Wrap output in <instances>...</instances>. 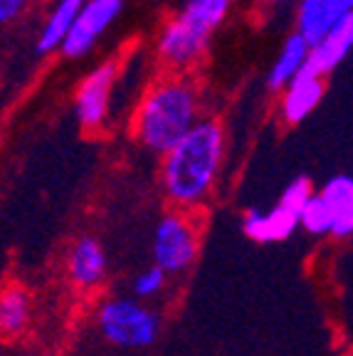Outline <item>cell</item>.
Instances as JSON below:
<instances>
[{
    "mask_svg": "<svg viewBox=\"0 0 353 356\" xmlns=\"http://www.w3.org/2000/svg\"><path fill=\"white\" fill-rule=\"evenodd\" d=\"M225 156V134L213 119H200L190 131L163 154V188L181 208L198 206L210 193Z\"/></svg>",
    "mask_w": 353,
    "mask_h": 356,
    "instance_id": "obj_1",
    "label": "cell"
},
{
    "mask_svg": "<svg viewBox=\"0 0 353 356\" xmlns=\"http://www.w3.org/2000/svg\"><path fill=\"white\" fill-rule=\"evenodd\" d=\"M198 92L188 79L171 77L154 84L136 111V139L156 154H166L198 124Z\"/></svg>",
    "mask_w": 353,
    "mask_h": 356,
    "instance_id": "obj_2",
    "label": "cell"
},
{
    "mask_svg": "<svg viewBox=\"0 0 353 356\" xmlns=\"http://www.w3.org/2000/svg\"><path fill=\"white\" fill-rule=\"evenodd\" d=\"M230 0H188L176 17L161 30L158 55L166 65L188 67L205 50L210 35L220 28Z\"/></svg>",
    "mask_w": 353,
    "mask_h": 356,
    "instance_id": "obj_3",
    "label": "cell"
},
{
    "mask_svg": "<svg viewBox=\"0 0 353 356\" xmlns=\"http://www.w3.org/2000/svg\"><path fill=\"white\" fill-rule=\"evenodd\" d=\"M99 329L111 344L141 349L158 339L161 319L141 302L119 297V300H109L106 305H101Z\"/></svg>",
    "mask_w": 353,
    "mask_h": 356,
    "instance_id": "obj_4",
    "label": "cell"
},
{
    "mask_svg": "<svg viewBox=\"0 0 353 356\" xmlns=\"http://www.w3.org/2000/svg\"><path fill=\"white\" fill-rule=\"evenodd\" d=\"M198 255V238L186 216L166 213L154 230V262L168 275H178L193 265Z\"/></svg>",
    "mask_w": 353,
    "mask_h": 356,
    "instance_id": "obj_5",
    "label": "cell"
},
{
    "mask_svg": "<svg viewBox=\"0 0 353 356\" xmlns=\"http://www.w3.org/2000/svg\"><path fill=\"white\" fill-rule=\"evenodd\" d=\"M122 8L124 0H87L60 50L67 57H84L119 17Z\"/></svg>",
    "mask_w": 353,
    "mask_h": 356,
    "instance_id": "obj_6",
    "label": "cell"
},
{
    "mask_svg": "<svg viewBox=\"0 0 353 356\" xmlns=\"http://www.w3.org/2000/svg\"><path fill=\"white\" fill-rule=\"evenodd\" d=\"M116 82V62H101L82 79L74 97V114L84 129H99L106 122L111 87Z\"/></svg>",
    "mask_w": 353,
    "mask_h": 356,
    "instance_id": "obj_7",
    "label": "cell"
},
{
    "mask_svg": "<svg viewBox=\"0 0 353 356\" xmlns=\"http://www.w3.org/2000/svg\"><path fill=\"white\" fill-rule=\"evenodd\" d=\"M353 10V0H299L297 33L311 44L324 40Z\"/></svg>",
    "mask_w": 353,
    "mask_h": 356,
    "instance_id": "obj_8",
    "label": "cell"
},
{
    "mask_svg": "<svg viewBox=\"0 0 353 356\" xmlns=\"http://www.w3.org/2000/svg\"><path fill=\"white\" fill-rule=\"evenodd\" d=\"M351 50H353V10L348 13L324 40L311 44L309 62H306L304 70L326 77V74H331L334 70L346 60Z\"/></svg>",
    "mask_w": 353,
    "mask_h": 356,
    "instance_id": "obj_9",
    "label": "cell"
},
{
    "mask_svg": "<svg viewBox=\"0 0 353 356\" xmlns=\"http://www.w3.org/2000/svg\"><path fill=\"white\" fill-rule=\"evenodd\" d=\"M324 77L314 74L309 70H302L292 82L284 89V99H281V114L287 119V124H299L309 117L311 111L319 106L321 97H324Z\"/></svg>",
    "mask_w": 353,
    "mask_h": 356,
    "instance_id": "obj_10",
    "label": "cell"
},
{
    "mask_svg": "<svg viewBox=\"0 0 353 356\" xmlns=\"http://www.w3.org/2000/svg\"><path fill=\"white\" fill-rule=\"evenodd\" d=\"M299 213L292 211L284 203H277L270 213L260 211H247L243 220L245 235L252 238L254 243H279V240H287L294 230L299 228Z\"/></svg>",
    "mask_w": 353,
    "mask_h": 356,
    "instance_id": "obj_11",
    "label": "cell"
},
{
    "mask_svg": "<svg viewBox=\"0 0 353 356\" xmlns=\"http://www.w3.org/2000/svg\"><path fill=\"white\" fill-rule=\"evenodd\" d=\"M69 277L79 287H94L99 284L106 273V255L101 250L99 240L94 238H79L74 248L69 250Z\"/></svg>",
    "mask_w": 353,
    "mask_h": 356,
    "instance_id": "obj_12",
    "label": "cell"
},
{
    "mask_svg": "<svg viewBox=\"0 0 353 356\" xmlns=\"http://www.w3.org/2000/svg\"><path fill=\"white\" fill-rule=\"evenodd\" d=\"M321 195L326 198L334 216L331 235H336V238L353 235V176L338 173V176L329 178L321 188Z\"/></svg>",
    "mask_w": 353,
    "mask_h": 356,
    "instance_id": "obj_13",
    "label": "cell"
},
{
    "mask_svg": "<svg viewBox=\"0 0 353 356\" xmlns=\"http://www.w3.org/2000/svg\"><path fill=\"white\" fill-rule=\"evenodd\" d=\"M311 55V42L304 38L302 33H294L287 38L284 47H281L279 57L277 62L272 65L270 70V77H267V84L272 89H287V84L302 72L306 62H309Z\"/></svg>",
    "mask_w": 353,
    "mask_h": 356,
    "instance_id": "obj_14",
    "label": "cell"
},
{
    "mask_svg": "<svg viewBox=\"0 0 353 356\" xmlns=\"http://www.w3.org/2000/svg\"><path fill=\"white\" fill-rule=\"evenodd\" d=\"M84 3H87V0H57L55 10L50 13L42 33H40V40H38L40 52H52V50H57V47H62V42L67 40L69 30H72L74 20H77Z\"/></svg>",
    "mask_w": 353,
    "mask_h": 356,
    "instance_id": "obj_15",
    "label": "cell"
},
{
    "mask_svg": "<svg viewBox=\"0 0 353 356\" xmlns=\"http://www.w3.org/2000/svg\"><path fill=\"white\" fill-rule=\"evenodd\" d=\"M30 322V297L28 292L13 287L0 300V329L6 334H20Z\"/></svg>",
    "mask_w": 353,
    "mask_h": 356,
    "instance_id": "obj_16",
    "label": "cell"
},
{
    "mask_svg": "<svg viewBox=\"0 0 353 356\" xmlns=\"http://www.w3.org/2000/svg\"><path fill=\"white\" fill-rule=\"evenodd\" d=\"M299 222L302 228L311 235H326L334 230V216L331 208L326 203V198L321 193H314V198L302 208L299 213Z\"/></svg>",
    "mask_w": 353,
    "mask_h": 356,
    "instance_id": "obj_17",
    "label": "cell"
},
{
    "mask_svg": "<svg viewBox=\"0 0 353 356\" xmlns=\"http://www.w3.org/2000/svg\"><path fill=\"white\" fill-rule=\"evenodd\" d=\"M314 198V186H311V178L306 176H299L294 178L292 184L284 188V193H281L279 203H284V206H289L292 211L302 213V208L309 203V200Z\"/></svg>",
    "mask_w": 353,
    "mask_h": 356,
    "instance_id": "obj_18",
    "label": "cell"
},
{
    "mask_svg": "<svg viewBox=\"0 0 353 356\" xmlns=\"http://www.w3.org/2000/svg\"><path fill=\"white\" fill-rule=\"evenodd\" d=\"M166 270L161 265H151L149 270H144V273L138 275L136 280H133V292H136L138 300H146V297H154L156 292H161V287L166 284Z\"/></svg>",
    "mask_w": 353,
    "mask_h": 356,
    "instance_id": "obj_19",
    "label": "cell"
},
{
    "mask_svg": "<svg viewBox=\"0 0 353 356\" xmlns=\"http://www.w3.org/2000/svg\"><path fill=\"white\" fill-rule=\"evenodd\" d=\"M25 8H28V0H0V22L8 25V22L17 20Z\"/></svg>",
    "mask_w": 353,
    "mask_h": 356,
    "instance_id": "obj_20",
    "label": "cell"
},
{
    "mask_svg": "<svg viewBox=\"0 0 353 356\" xmlns=\"http://www.w3.org/2000/svg\"><path fill=\"white\" fill-rule=\"evenodd\" d=\"M272 3H287V0H272Z\"/></svg>",
    "mask_w": 353,
    "mask_h": 356,
    "instance_id": "obj_21",
    "label": "cell"
}]
</instances>
